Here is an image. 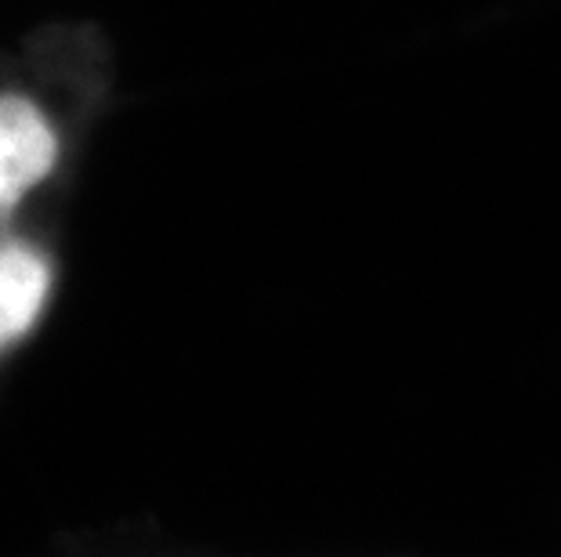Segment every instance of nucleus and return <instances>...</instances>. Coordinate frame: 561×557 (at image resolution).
<instances>
[{
	"mask_svg": "<svg viewBox=\"0 0 561 557\" xmlns=\"http://www.w3.org/2000/svg\"><path fill=\"white\" fill-rule=\"evenodd\" d=\"M58 160V138L44 113L22 94H0V210L44 182Z\"/></svg>",
	"mask_w": 561,
	"mask_h": 557,
	"instance_id": "1",
	"label": "nucleus"
},
{
	"mask_svg": "<svg viewBox=\"0 0 561 557\" xmlns=\"http://www.w3.org/2000/svg\"><path fill=\"white\" fill-rule=\"evenodd\" d=\"M47 287L51 268L37 251L22 243L0 246V348L37 323Z\"/></svg>",
	"mask_w": 561,
	"mask_h": 557,
	"instance_id": "2",
	"label": "nucleus"
}]
</instances>
